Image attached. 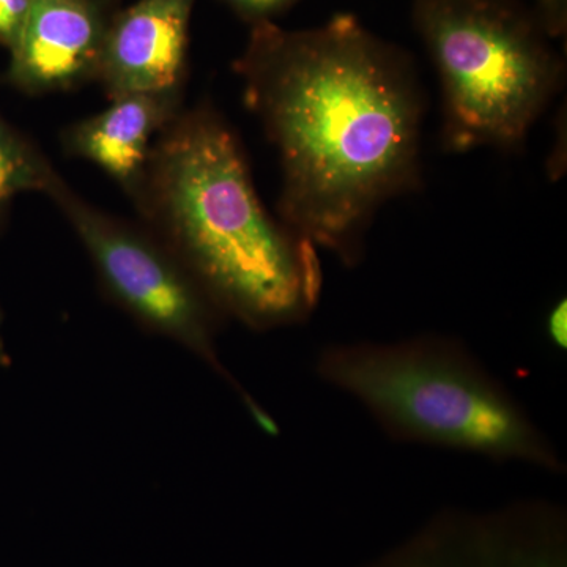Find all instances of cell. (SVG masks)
Segmentation results:
<instances>
[{"label": "cell", "instance_id": "cell-8", "mask_svg": "<svg viewBox=\"0 0 567 567\" xmlns=\"http://www.w3.org/2000/svg\"><path fill=\"white\" fill-rule=\"evenodd\" d=\"M196 2L137 0L114 11L96 78L110 100L185 89Z\"/></svg>", "mask_w": 567, "mask_h": 567}, {"label": "cell", "instance_id": "cell-12", "mask_svg": "<svg viewBox=\"0 0 567 567\" xmlns=\"http://www.w3.org/2000/svg\"><path fill=\"white\" fill-rule=\"evenodd\" d=\"M33 0H0V47L10 51L20 39Z\"/></svg>", "mask_w": 567, "mask_h": 567}, {"label": "cell", "instance_id": "cell-3", "mask_svg": "<svg viewBox=\"0 0 567 567\" xmlns=\"http://www.w3.org/2000/svg\"><path fill=\"white\" fill-rule=\"evenodd\" d=\"M315 371L363 406L394 442L566 472L550 436L454 336L336 342L317 353Z\"/></svg>", "mask_w": 567, "mask_h": 567}, {"label": "cell", "instance_id": "cell-4", "mask_svg": "<svg viewBox=\"0 0 567 567\" xmlns=\"http://www.w3.org/2000/svg\"><path fill=\"white\" fill-rule=\"evenodd\" d=\"M412 20L442 82L446 151L522 147L565 78L535 11L517 0H413Z\"/></svg>", "mask_w": 567, "mask_h": 567}, {"label": "cell", "instance_id": "cell-13", "mask_svg": "<svg viewBox=\"0 0 567 567\" xmlns=\"http://www.w3.org/2000/svg\"><path fill=\"white\" fill-rule=\"evenodd\" d=\"M536 17L550 39L565 35L567 28V0H532Z\"/></svg>", "mask_w": 567, "mask_h": 567}, {"label": "cell", "instance_id": "cell-2", "mask_svg": "<svg viewBox=\"0 0 567 567\" xmlns=\"http://www.w3.org/2000/svg\"><path fill=\"white\" fill-rule=\"evenodd\" d=\"M133 204L223 317L262 333L305 323L319 305L316 246L265 208L240 142L212 104L167 123Z\"/></svg>", "mask_w": 567, "mask_h": 567}, {"label": "cell", "instance_id": "cell-14", "mask_svg": "<svg viewBox=\"0 0 567 567\" xmlns=\"http://www.w3.org/2000/svg\"><path fill=\"white\" fill-rule=\"evenodd\" d=\"M546 333L548 341L558 349H566L567 346V303L559 300L551 306L546 317Z\"/></svg>", "mask_w": 567, "mask_h": 567}, {"label": "cell", "instance_id": "cell-10", "mask_svg": "<svg viewBox=\"0 0 567 567\" xmlns=\"http://www.w3.org/2000/svg\"><path fill=\"white\" fill-rule=\"evenodd\" d=\"M58 171L17 126L0 115V233L20 194H47Z\"/></svg>", "mask_w": 567, "mask_h": 567}, {"label": "cell", "instance_id": "cell-9", "mask_svg": "<svg viewBox=\"0 0 567 567\" xmlns=\"http://www.w3.org/2000/svg\"><path fill=\"white\" fill-rule=\"evenodd\" d=\"M183 91L132 93L111 100L99 114L82 118L63 133V148L95 164L128 194L140 193L153 144L183 110Z\"/></svg>", "mask_w": 567, "mask_h": 567}, {"label": "cell", "instance_id": "cell-11", "mask_svg": "<svg viewBox=\"0 0 567 567\" xmlns=\"http://www.w3.org/2000/svg\"><path fill=\"white\" fill-rule=\"evenodd\" d=\"M246 24L257 25L275 22L300 0H223Z\"/></svg>", "mask_w": 567, "mask_h": 567}, {"label": "cell", "instance_id": "cell-6", "mask_svg": "<svg viewBox=\"0 0 567 567\" xmlns=\"http://www.w3.org/2000/svg\"><path fill=\"white\" fill-rule=\"evenodd\" d=\"M360 567H567V513L536 498L450 507Z\"/></svg>", "mask_w": 567, "mask_h": 567}, {"label": "cell", "instance_id": "cell-1", "mask_svg": "<svg viewBox=\"0 0 567 567\" xmlns=\"http://www.w3.org/2000/svg\"><path fill=\"white\" fill-rule=\"evenodd\" d=\"M235 71L281 164L279 218L346 267L375 213L421 186L424 99L401 48L354 18L252 25Z\"/></svg>", "mask_w": 567, "mask_h": 567}, {"label": "cell", "instance_id": "cell-5", "mask_svg": "<svg viewBox=\"0 0 567 567\" xmlns=\"http://www.w3.org/2000/svg\"><path fill=\"white\" fill-rule=\"evenodd\" d=\"M44 196L62 212L84 246L104 295L152 334L188 350L234 388L264 431L276 434L274 417L238 385L219 358L224 317L185 267L145 227L100 210L55 175Z\"/></svg>", "mask_w": 567, "mask_h": 567}, {"label": "cell", "instance_id": "cell-7", "mask_svg": "<svg viewBox=\"0 0 567 567\" xmlns=\"http://www.w3.org/2000/svg\"><path fill=\"white\" fill-rule=\"evenodd\" d=\"M114 11L110 0H33L9 51L7 84L43 96L96 81Z\"/></svg>", "mask_w": 567, "mask_h": 567}]
</instances>
